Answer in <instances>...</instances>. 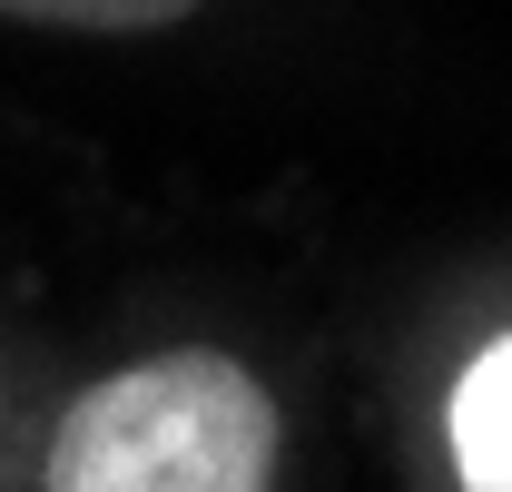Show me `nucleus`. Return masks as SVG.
<instances>
[{
    "instance_id": "nucleus-1",
    "label": "nucleus",
    "mask_w": 512,
    "mask_h": 492,
    "mask_svg": "<svg viewBox=\"0 0 512 492\" xmlns=\"http://www.w3.org/2000/svg\"><path fill=\"white\" fill-rule=\"evenodd\" d=\"M276 404L237 355H148L69 404L50 492H266Z\"/></svg>"
},
{
    "instance_id": "nucleus-2",
    "label": "nucleus",
    "mask_w": 512,
    "mask_h": 492,
    "mask_svg": "<svg viewBox=\"0 0 512 492\" xmlns=\"http://www.w3.org/2000/svg\"><path fill=\"white\" fill-rule=\"evenodd\" d=\"M453 463L463 492H512V335L453 384Z\"/></svg>"
},
{
    "instance_id": "nucleus-3",
    "label": "nucleus",
    "mask_w": 512,
    "mask_h": 492,
    "mask_svg": "<svg viewBox=\"0 0 512 492\" xmlns=\"http://www.w3.org/2000/svg\"><path fill=\"white\" fill-rule=\"evenodd\" d=\"M197 0H0V20H40V30H168Z\"/></svg>"
}]
</instances>
